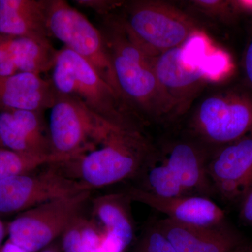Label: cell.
I'll return each instance as SVG.
<instances>
[{
    "label": "cell",
    "mask_w": 252,
    "mask_h": 252,
    "mask_svg": "<svg viewBox=\"0 0 252 252\" xmlns=\"http://www.w3.org/2000/svg\"><path fill=\"white\" fill-rule=\"evenodd\" d=\"M98 27L107 48L118 86L127 104L144 120L172 112L147 54L124 26L119 16L102 17Z\"/></svg>",
    "instance_id": "cell-1"
},
{
    "label": "cell",
    "mask_w": 252,
    "mask_h": 252,
    "mask_svg": "<svg viewBox=\"0 0 252 252\" xmlns=\"http://www.w3.org/2000/svg\"><path fill=\"white\" fill-rule=\"evenodd\" d=\"M229 63L199 31L182 45L154 58V69L174 112L185 107L205 84L224 77Z\"/></svg>",
    "instance_id": "cell-2"
},
{
    "label": "cell",
    "mask_w": 252,
    "mask_h": 252,
    "mask_svg": "<svg viewBox=\"0 0 252 252\" xmlns=\"http://www.w3.org/2000/svg\"><path fill=\"white\" fill-rule=\"evenodd\" d=\"M154 148L144 129L115 126L98 148L61 165L69 177L93 190L136 180Z\"/></svg>",
    "instance_id": "cell-3"
},
{
    "label": "cell",
    "mask_w": 252,
    "mask_h": 252,
    "mask_svg": "<svg viewBox=\"0 0 252 252\" xmlns=\"http://www.w3.org/2000/svg\"><path fill=\"white\" fill-rule=\"evenodd\" d=\"M50 78L59 95L79 101L118 126L144 129V121L94 70L90 63L63 46L57 50Z\"/></svg>",
    "instance_id": "cell-4"
},
{
    "label": "cell",
    "mask_w": 252,
    "mask_h": 252,
    "mask_svg": "<svg viewBox=\"0 0 252 252\" xmlns=\"http://www.w3.org/2000/svg\"><path fill=\"white\" fill-rule=\"evenodd\" d=\"M252 135V91L229 89L204 99L185 136L212 156L217 149Z\"/></svg>",
    "instance_id": "cell-5"
},
{
    "label": "cell",
    "mask_w": 252,
    "mask_h": 252,
    "mask_svg": "<svg viewBox=\"0 0 252 252\" xmlns=\"http://www.w3.org/2000/svg\"><path fill=\"white\" fill-rule=\"evenodd\" d=\"M119 17L136 42L154 58L182 45L199 32L189 16L160 1L126 3L125 14Z\"/></svg>",
    "instance_id": "cell-6"
},
{
    "label": "cell",
    "mask_w": 252,
    "mask_h": 252,
    "mask_svg": "<svg viewBox=\"0 0 252 252\" xmlns=\"http://www.w3.org/2000/svg\"><path fill=\"white\" fill-rule=\"evenodd\" d=\"M115 126L77 99L59 94L50 114L53 152L77 158L98 148Z\"/></svg>",
    "instance_id": "cell-7"
},
{
    "label": "cell",
    "mask_w": 252,
    "mask_h": 252,
    "mask_svg": "<svg viewBox=\"0 0 252 252\" xmlns=\"http://www.w3.org/2000/svg\"><path fill=\"white\" fill-rule=\"evenodd\" d=\"M92 190L56 199L18 214L6 225L9 240L31 252H39L61 238L91 200Z\"/></svg>",
    "instance_id": "cell-8"
},
{
    "label": "cell",
    "mask_w": 252,
    "mask_h": 252,
    "mask_svg": "<svg viewBox=\"0 0 252 252\" xmlns=\"http://www.w3.org/2000/svg\"><path fill=\"white\" fill-rule=\"evenodd\" d=\"M47 23L51 36L90 63L99 75L123 97L98 27L64 0H48Z\"/></svg>",
    "instance_id": "cell-9"
},
{
    "label": "cell",
    "mask_w": 252,
    "mask_h": 252,
    "mask_svg": "<svg viewBox=\"0 0 252 252\" xmlns=\"http://www.w3.org/2000/svg\"><path fill=\"white\" fill-rule=\"evenodd\" d=\"M60 163L0 181V215L20 214L51 200L91 190L69 177Z\"/></svg>",
    "instance_id": "cell-10"
},
{
    "label": "cell",
    "mask_w": 252,
    "mask_h": 252,
    "mask_svg": "<svg viewBox=\"0 0 252 252\" xmlns=\"http://www.w3.org/2000/svg\"><path fill=\"white\" fill-rule=\"evenodd\" d=\"M207 173L217 198L238 206L252 184V135L215 151L209 160Z\"/></svg>",
    "instance_id": "cell-11"
},
{
    "label": "cell",
    "mask_w": 252,
    "mask_h": 252,
    "mask_svg": "<svg viewBox=\"0 0 252 252\" xmlns=\"http://www.w3.org/2000/svg\"><path fill=\"white\" fill-rule=\"evenodd\" d=\"M157 223L177 252H239L252 242L229 221L195 226L165 217Z\"/></svg>",
    "instance_id": "cell-12"
},
{
    "label": "cell",
    "mask_w": 252,
    "mask_h": 252,
    "mask_svg": "<svg viewBox=\"0 0 252 252\" xmlns=\"http://www.w3.org/2000/svg\"><path fill=\"white\" fill-rule=\"evenodd\" d=\"M158 157L167 165L189 195L217 198L207 173L211 157L203 147L188 137L172 141L161 149L156 148Z\"/></svg>",
    "instance_id": "cell-13"
},
{
    "label": "cell",
    "mask_w": 252,
    "mask_h": 252,
    "mask_svg": "<svg viewBox=\"0 0 252 252\" xmlns=\"http://www.w3.org/2000/svg\"><path fill=\"white\" fill-rule=\"evenodd\" d=\"M124 193L132 202H138L164 214L166 218L195 226H214L228 221L224 210L211 198L198 195L164 198L129 187Z\"/></svg>",
    "instance_id": "cell-14"
},
{
    "label": "cell",
    "mask_w": 252,
    "mask_h": 252,
    "mask_svg": "<svg viewBox=\"0 0 252 252\" xmlns=\"http://www.w3.org/2000/svg\"><path fill=\"white\" fill-rule=\"evenodd\" d=\"M44 113L28 110L0 112V145L18 153L54 154Z\"/></svg>",
    "instance_id": "cell-15"
},
{
    "label": "cell",
    "mask_w": 252,
    "mask_h": 252,
    "mask_svg": "<svg viewBox=\"0 0 252 252\" xmlns=\"http://www.w3.org/2000/svg\"><path fill=\"white\" fill-rule=\"evenodd\" d=\"M56 53L50 39L0 34V77L21 72L41 75L52 69Z\"/></svg>",
    "instance_id": "cell-16"
},
{
    "label": "cell",
    "mask_w": 252,
    "mask_h": 252,
    "mask_svg": "<svg viewBox=\"0 0 252 252\" xmlns=\"http://www.w3.org/2000/svg\"><path fill=\"white\" fill-rule=\"evenodd\" d=\"M51 79L40 74L21 72L0 77V112L14 110L45 112L57 100Z\"/></svg>",
    "instance_id": "cell-17"
},
{
    "label": "cell",
    "mask_w": 252,
    "mask_h": 252,
    "mask_svg": "<svg viewBox=\"0 0 252 252\" xmlns=\"http://www.w3.org/2000/svg\"><path fill=\"white\" fill-rule=\"evenodd\" d=\"M48 0H0V34L50 39Z\"/></svg>",
    "instance_id": "cell-18"
},
{
    "label": "cell",
    "mask_w": 252,
    "mask_h": 252,
    "mask_svg": "<svg viewBox=\"0 0 252 252\" xmlns=\"http://www.w3.org/2000/svg\"><path fill=\"white\" fill-rule=\"evenodd\" d=\"M131 202L124 192L101 195L92 201L94 220L125 249L132 243L135 235Z\"/></svg>",
    "instance_id": "cell-19"
},
{
    "label": "cell",
    "mask_w": 252,
    "mask_h": 252,
    "mask_svg": "<svg viewBox=\"0 0 252 252\" xmlns=\"http://www.w3.org/2000/svg\"><path fill=\"white\" fill-rule=\"evenodd\" d=\"M69 160L67 157L56 154L29 155L1 148L0 149V181L14 176L31 173L41 167Z\"/></svg>",
    "instance_id": "cell-20"
},
{
    "label": "cell",
    "mask_w": 252,
    "mask_h": 252,
    "mask_svg": "<svg viewBox=\"0 0 252 252\" xmlns=\"http://www.w3.org/2000/svg\"><path fill=\"white\" fill-rule=\"evenodd\" d=\"M82 233L83 252H124L126 250L94 218H84Z\"/></svg>",
    "instance_id": "cell-21"
},
{
    "label": "cell",
    "mask_w": 252,
    "mask_h": 252,
    "mask_svg": "<svg viewBox=\"0 0 252 252\" xmlns=\"http://www.w3.org/2000/svg\"><path fill=\"white\" fill-rule=\"evenodd\" d=\"M135 252H177L158 226L157 220L149 221L137 240Z\"/></svg>",
    "instance_id": "cell-22"
},
{
    "label": "cell",
    "mask_w": 252,
    "mask_h": 252,
    "mask_svg": "<svg viewBox=\"0 0 252 252\" xmlns=\"http://www.w3.org/2000/svg\"><path fill=\"white\" fill-rule=\"evenodd\" d=\"M84 215L78 217L66 229L61 238L62 252H83Z\"/></svg>",
    "instance_id": "cell-23"
},
{
    "label": "cell",
    "mask_w": 252,
    "mask_h": 252,
    "mask_svg": "<svg viewBox=\"0 0 252 252\" xmlns=\"http://www.w3.org/2000/svg\"><path fill=\"white\" fill-rule=\"evenodd\" d=\"M74 2L81 7L93 10L102 17L112 14V11L117 9L120 5L119 1L105 0H75Z\"/></svg>",
    "instance_id": "cell-24"
},
{
    "label": "cell",
    "mask_w": 252,
    "mask_h": 252,
    "mask_svg": "<svg viewBox=\"0 0 252 252\" xmlns=\"http://www.w3.org/2000/svg\"><path fill=\"white\" fill-rule=\"evenodd\" d=\"M237 207L239 218L242 223L252 228V184L244 194Z\"/></svg>",
    "instance_id": "cell-25"
},
{
    "label": "cell",
    "mask_w": 252,
    "mask_h": 252,
    "mask_svg": "<svg viewBox=\"0 0 252 252\" xmlns=\"http://www.w3.org/2000/svg\"><path fill=\"white\" fill-rule=\"evenodd\" d=\"M243 66L245 79L252 91V36L244 53Z\"/></svg>",
    "instance_id": "cell-26"
},
{
    "label": "cell",
    "mask_w": 252,
    "mask_h": 252,
    "mask_svg": "<svg viewBox=\"0 0 252 252\" xmlns=\"http://www.w3.org/2000/svg\"><path fill=\"white\" fill-rule=\"evenodd\" d=\"M231 3L233 9L239 12L252 14V1H232Z\"/></svg>",
    "instance_id": "cell-27"
},
{
    "label": "cell",
    "mask_w": 252,
    "mask_h": 252,
    "mask_svg": "<svg viewBox=\"0 0 252 252\" xmlns=\"http://www.w3.org/2000/svg\"><path fill=\"white\" fill-rule=\"evenodd\" d=\"M0 252H31L28 250H25L21 247L13 243L11 240L8 239L4 244L2 247L0 249Z\"/></svg>",
    "instance_id": "cell-28"
},
{
    "label": "cell",
    "mask_w": 252,
    "mask_h": 252,
    "mask_svg": "<svg viewBox=\"0 0 252 252\" xmlns=\"http://www.w3.org/2000/svg\"><path fill=\"white\" fill-rule=\"evenodd\" d=\"M39 252H62L61 249V240H57L54 243L46 247L44 250Z\"/></svg>",
    "instance_id": "cell-29"
},
{
    "label": "cell",
    "mask_w": 252,
    "mask_h": 252,
    "mask_svg": "<svg viewBox=\"0 0 252 252\" xmlns=\"http://www.w3.org/2000/svg\"><path fill=\"white\" fill-rule=\"evenodd\" d=\"M7 234V226L4 224V222L0 218V249L4 244L5 235Z\"/></svg>",
    "instance_id": "cell-30"
},
{
    "label": "cell",
    "mask_w": 252,
    "mask_h": 252,
    "mask_svg": "<svg viewBox=\"0 0 252 252\" xmlns=\"http://www.w3.org/2000/svg\"><path fill=\"white\" fill-rule=\"evenodd\" d=\"M239 252H252V241Z\"/></svg>",
    "instance_id": "cell-31"
},
{
    "label": "cell",
    "mask_w": 252,
    "mask_h": 252,
    "mask_svg": "<svg viewBox=\"0 0 252 252\" xmlns=\"http://www.w3.org/2000/svg\"><path fill=\"white\" fill-rule=\"evenodd\" d=\"M0 149H1V145H0Z\"/></svg>",
    "instance_id": "cell-32"
}]
</instances>
